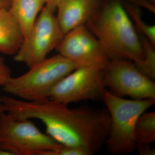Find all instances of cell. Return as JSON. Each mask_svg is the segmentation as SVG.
I'll return each mask as SVG.
<instances>
[{"label":"cell","instance_id":"obj_1","mask_svg":"<svg viewBox=\"0 0 155 155\" xmlns=\"http://www.w3.org/2000/svg\"><path fill=\"white\" fill-rule=\"evenodd\" d=\"M6 113L18 119H36L58 143L80 148L89 155L98 153L105 144L110 125L106 108H71L54 100L27 101L1 96Z\"/></svg>","mask_w":155,"mask_h":155},{"label":"cell","instance_id":"obj_2","mask_svg":"<svg viewBox=\"0 0 155 155\" xmlns=\"http://www.w3.org/2000/svg\"><path fill=\"white\" fill-rule=\"evenodd\" d=\"M86 25L100 41L110 61L142 59L140 36L121 0H102Z\"/></svg>","mask_w":155,"mask_h":155},{"label":"cell","instance_id":"obj_3","mask_svg":"<svg viewBox=\"0 0 155 155\" xmlns=\"http://www.w3.org/2000/svg\"><path fill=\"white\" fill-rule=\"evenodd\" d=\"M109 112L110 125L105 144L109 153L118 155L136 149L134 129L139 117L154 105L155 99L129 100L106 91L103 100Z\"/></svg>","mask_w":155,"mask_h":155},{"label":"cell","instance_id":"obj_4","mask_svg":"<svg viewBox=\"0 0 155 155\" xmlns=\"http://www.w3.org/2000/svg\"><path fill=\"white\" fill-rule=\"evenodd\" d=\"M80 66L58 54L30 68L22 75L12 78L3 90L24 101L49 99L52 90L61 79Z\"/></svg>","mask_w":155,"mask_h":155},{"label":"cell","instance_id":"obj_5","mask_svg":"<svg viewBox=\"0 0 155 155\" xmlns=\"http://www.w3.org/2000/svg\"><path fill=\"white\" fill-rule=\"evenodd\" d=\"M61 145L31 119H18L6 112L0 115V148L12 155H47Z\"/></svg>","mask_w":155,"mask_h":155},{"label":"cell","instance_id":"obj_6","mask_svg":"<svg viewBox=\"0 0 155 155\" xmlns=\"http://www.w3.org/2000/svg\"><path fill=\"white\" fill-rule=\"evenodd\" d=\"M104 69L90 66L78 67L58 82L52 90L49 99L67 105L104 100L107 90Z\"/></svg>","mask_w":155,"mask_h":155},{"label":"cell","instance_id":"obj_7","mask_svg":"<svg viewBox=\"0 0 155 155\" xmlns=\"http://www.w3.org/2000/svg\"><path fill=\"white\" fill-rule=\"evenodd\" d=\"M63 36L55 12L45 6L13 59L30 68L47 59Z\"/></svg>","mask_w":155,"mask_h":155},{"label":"cell","instance_id":"obj_8","mask_svg":"<svg viewBox=\"0 0 155 155\" xmlns=\"http://www.w3.org/2000/svg\"><path fill=\"white\" fill-rule=\"evenodd\" d=\"M104 71L106 87L111 94L133 100L155 99V81L140 72L132 61L111 60Z\"/></svg>","mask_w":155,"mask_h":155},{"label":"cell","instance_id":"obj_9","mask_svg":"<svg viewBox=\"0 0 155 155\" xmlns=\"http://www.w3.org/2000/svg\"><path fill=\"white\" fill-rule=\"evenodd\" d=\"M55 50L59 54L81 66L105 68L110 61L100 41L86 25L65 34Z\"/></svg>","mask_w":155,"mask_h":155},{"label":"cell","instance_id":"obj_10","mask_svg":"<svg viewBox=\"0 0 155 155\" xmlns=\"http://www.w3.org/2000/svg\"><path fill=\"white\" fill-rule=\"evenodd\" d=\"M102 0H63L56 8V19L64 35L86 25L98 11Z\"/></svg>","mask_w":155,"mask_h":155},{"label":"cell","instance_id":"obj_11","mask_svg":"<svg viewBox=\"0 0 155 155\" xmlns=\"http://www.w3.org/2000/svg\"><path fill=\"white\" fill-rule=\"evenodd\" d=\"M24 38L18 22L9 10H0V52L6 55H15Z\"/></svg>","mask_w":155,"mask_h":155},{"label":"cell","instance_id":"obj_12","mask_svg":"<svg viewBox=\"0 0 155 155\" xmlns=\"http://www.w3.org/2000/svg\"><path fill=\"white\" fill-rule=\"evenodd\" d=\"M45 4L46 0H12L9 10L18 22L25 38Z\"/></svg>","mask_w":155,"mask_h":155},{"label":"cell","instance_id":"obj_13","mask_svg":"<svg viewBox=\"0 0 155 155\" xmlns=\"http://www.w3.org/2000/svg\"><path fill=\"white\" fill-rule=\"evenodd\" d=\"M136 145H151L155 140V111H145L139 117L134 129Z\"/></svg>","mask_w":155,"mask_h":155},{"label":"cell","instance_id":"obj_14","mask_svg":"<svg viewBox=\"0 0 155 155\" xmlns=\"http://www.w3.org/2000/svg\"><path fill=\"white\" fill-rule=\"evenodd\" d=\"M123 4L136 32L139 35L145 37L155 47V25H148L144 21L141 17V12L137 6L129 2H123Z\"/></svg>","mask_w":155,"mask_h":155},{"label":"cell","instance_id":"obj_15","mask_svg":"<svg viewBox=\"0 0 155 155\" xmlns=\"http://www.w3.org/2000/svg\"><path fill=\"white\" fill-rule=\"evenodd\" d=\"M139 36L142 45L143 58L140 61H134V64L140 72L155 81V47L145 37Z\"/></svg>","mask_w":155,"mask_h":155},{"label":"cell","instance_id":"obj_16","mask_svg":"<svg viewBox=\"0 0 155 155\" xmlns=\"http://www.w3.org/2000/svg\"><path fill=\"white\" fill-rule=\"evenodd\" d=\"M47 155H89L80 148L61 145L57 150L50 152Z\"/></svg>","mask_w":155,"mask_h":155},{"label":"cell","instance_id":"obj_17","mask_svg":"<svg viewBox=\"0 0 155 155\" xmlns=\"http://www.w3.org/2000/svg\"><path fill=\"white\" fill-rule=\"evenodd\" d=\"M11 71L3 59L0 57V86L4 87L11 79Z\"/></svg>","mask_w":155,"mask_h":155},{"label":"cell","instance_id":"obj_18","mask_svg":"<svg viewBox=\"0 0 155 155\" xmlns=\"http://www.w3.org/2000/svg\"><path fill=\"white\" fill-rule=\"evenodd\" d=\"M151 145L148 144H138L136 145L140 155H155V150L151 148Z\"/></svg>","mask_w":155,"mask_h":155},{"label":"cell","instance_id":"obj_19","mask_svg":"<svg viewBox=\"0 0 155 155\" xmlns=\"http://www.w3.org/2000/svg\"><path fill=\"white\" fill-rule=\"evenodd\" d=\"M63 0H46L45 6L51 11L55 12L56 8Z\"/></svg>","mask_w":155,"mask_h":155},{"label":"cell","instance_id":"obj_20","mask_svg":"<svg viewBox=\"0 0 155 155\" xmlns=\"http://www.w3.org/2000/svg\"><path fill=\"white\" fill-rule=\"evenodd\" d=\"M12 0H0V10L9 9L11 5Z\"/></svg>","mask_w":155,"mask_h":155},{"label":"cell","instance_id":"obj_21","mask_svg":"<svg viewBox=\"0 0 155 155\" xmlns=\"http://www.w3.org/2000/svg\"><path fill=\"white\" fill-rule=\"evenodd\" d=\"M5 112V107L4 106V104L2 103V99H1V96L0 95V115L4 113Z\"/></svg>","mask_w":155,"mask_h":155},{"label":"cell","instance_id":"obj_22","mask_svg":"<svg viewBox=\"0 0 155 155\" xmlns=\"http://www.w3.org/2000/svg\"><path fill=\"white\" fill-rule=\"evenodd\" d=\"M0 155H12L11 153L5 150L0 148Z\"/></svg>","mask_w":155,"mask_h":155},{"label":"cell","instance_id":"obj_23","mask_svg":"<svg viewBox=\"0 0 155 155\" xmlns=\"http://www.w3.org/2000/svg\"><path fill=\"white\" fill-rule=\"evenodd\" d=\"M151 2H152L153 4H155V0H149Z\"/></svg>","mask_w":155,"mask_h":155}]
</instances>
